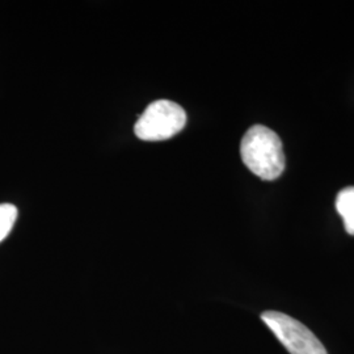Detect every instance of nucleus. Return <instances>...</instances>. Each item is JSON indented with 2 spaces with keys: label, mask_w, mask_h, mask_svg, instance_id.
I'll return each mask as SVG.
<instances>
[{
  "label": "nucleus",
  "mask_w": 354,
  "mask_h": 354,
  "mask_svg": "<svg viewBox=\"0 0 354 354\" xmlns=\"http://www.w3.org/2000/svg\"><path fill=\"white\" fill-rule=\"evenodd\" d=\"M263 322L290 354H327L317 336L294 317L279 311H266Z\"/></svg>",
  "instance_id": "nucleus-3"
},
{
  "label": "nucleus",
  "mask_w": 354,
  "mask_h": 354,
  "mask_svg": "<svg viewBox=\"0 0 354 354\" xmlns=\"http://www.w3.org/2000/svg\"><path fill=\"white\" fill-rule=\"evenodd\" d=\"M336 209L342 215L346 232L354 235V187H348L337 194Z\"/></svg>",
  "instance_id": "nucleus-4"
},
{
  "label": "nucleus",
  "mask_w": 354,
  "mask_h": 354,
  "mask_svg": "<svg viewBox=\"0 0 354 354\" xmlns=\"http://www.w3.org/2000/svg\"><path fill=\"white\" fill-rule=\"evenodd\" d=\"M187 125V113L169 100L150 104L134 127L136 136L142 140H165L178 134Z\"/></svg>",
  "instance_id": "nucleus-2"
},
{
  "label": "nucleus",
  "mask_w": 354,
  "mask_h": 354,
  "mask_svg": "<svg viewBox=\"0 0 354 354\" xmlns=\"http://www.w3.org/2000/svg\"><path fill=\"white\" fill-rule=\"evenodd\" d=\"M243 163L266 181L276 180L285 169V155L279 136L269 127L254 125L247 130L241 143Z\"/></svg>",
  "instance_id": "nucleus-1"
},
{
  "label": "nucleus",
  "mask_w": 354,
  "mask_h": 354,
  "mask_svg": "<svg viewBox=\"0 0 354 354\" xmlns=\"http://www.w3.org/2000/svg\"><path fill=\"white\" fill-rule=\"evenodd\" d=\"M17 219V207L12 203L0 205V243L11 232Z\"/></svg>",
  "instance_id": "nucleus-5"
}]
</instances>
